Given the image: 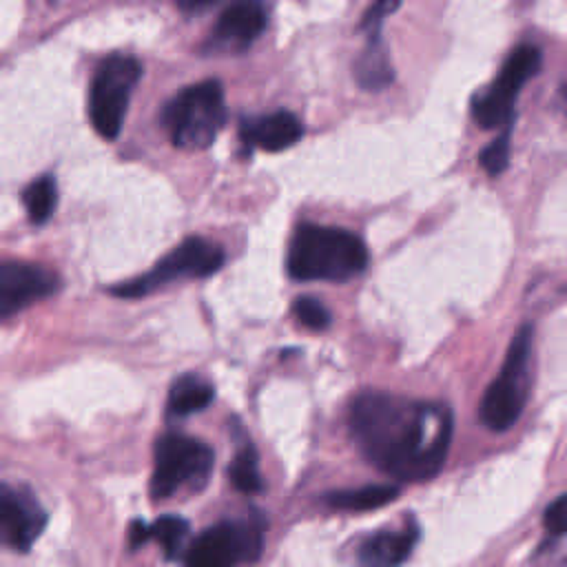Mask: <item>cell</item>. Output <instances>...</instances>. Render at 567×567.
<instances>
[{"instance_id":"7a4b0ae2","label":"cell","mask_w":567,"mask_h":567,"mask_svg":"<svg viewBox=\"0 0 567 567\" xmlns=\"http://www.w3.org/2000/svg\"><path fill=\"white\" fill-rule=\"evenodd\" d=\"M365 266V244L346 228L299 224L290 237L286 268L295 281H350Z\"/></svg>"},{"instance_id":"e0dca14e","label":"cell","mask_w":567,"mask_h":567,"mask_svg":"<svg viewBox=\"0 0 567 567\" xmlns=\"http://www.w3.org/2000/svg\"><path fill=\"white\" fill-rule=\"evenodd\" d=\"M399 496L394 485H363L357 489H341L326 496V503L334 509H350V512H365L388 505Z\"/></svg>"},{"instance_id":"8fae6325","label":"cell","mask_w":567,"mask_h":567,"mask_svg":"<svg viewBox=\"0 0 567 567\" xmlns=\"http://www.w3.org/2000/svg\"><path fill=\"white\" fill-rule=\"evenodd\" d=\"M60 288L55 272L27 264V261H4L0 266V315L2 319L24 310L27 306L51 297Z\"/></svg>"},{"instance_id":"ffe728a7","label":"cell","mask_w":567,"mask_h":567,"mask_svg":"<svg viewBox=\"0 0 567 567\" xmlns=\"http://www.w3.org/2000/svg\"><path fill=\"white\" fill-rule=\"evenodd\" d=\"M151 538H155L162 545L164 556L173 560L184 549V540L188 538V523L175 514L159 516L155 523H151Z\"/></svg>"},{"instance_id":"6da1fadb","label":"cell","mask_w":567,"mask_h":567,"mask_svg":"<svg viewBox=\"0 0 567 567\" xmlns=\"http://www.w3.org/2000/svg\"><path fill=\"white\" fill-rule=\"evenodd\" d=\"M350 432L377 470L396 481L436 476L447 458L454 419L445 403L363 392L350 405Z\"/></svg>"},{"instance_id":"d6986e66","label":"cell","mask_w":567,"mask_h":567,"mask_svg":"<svg viewBox=\"0 0 567 567\" xmlns=\"http://www.w3.org/2000/svg\"><path fill=\"white\" fill-rule=\"evenodd\" d=\"M228 478L244 494H259L264 489V478L259 474L257 452L250 443H246L237 450L235 458L228 465Z\"/></svg>"},{"instance_id":"277c9868","label":"cell","mask_w":567,"mask_h":567,"mask_svg":"<svg viewBox=\"0 0 567 567\" xmlns=\"http://www.w3.org/2000/svg\"><path fill=\"white\" fill-rule=\"evenodd\" d=\"M532 341L534 330L529 323L520 326L507 348L501 372L494 377L489 388L485 390L478 416L483 425L492 432L509 430L527 401L529 392V361H532Z\"/></svg>"},{"instance_id":"52a82bcc","label":"cell","mask_w":567,"mask_h":567,"mask_svg":"<svg viewBox=\"0 0 567 567\" xmlns=\"http://www.w3.org/2000/svg\"><path fill=\"white\" fill-rule=\"evenodd\" d=\"M142 66L131 55H109L95 71L89 93V115L95 133L113 142L124 124L131 93L140 82Z\"/></svg>"},{"instance_id":"cb8c5ba5","label":"cell","mask_w":567,"mask_h":567,"mask_svg":"<svg viewBox=\"0 0 567 567\" xmlns=\"http://www.w3.org/2000/svg\"><path fill=\"white\" fill-rule=\"evenodd\" d=\"M399 4H401V0H374V4L365 11L361 27H363L365 31H370V29H381L383 20H385L392 11H396Z\"/></svg>"},{"instance_id":"ba28073f","label":"cell","mask_w":567,"mask_h":567,"mask_svg":"<svg viewBox=\"0 0 567 567\" xmlns=\"http://www.w3.org/2000/svg\"><path fill=\"white\" fill-rule=\"evenodd\" d=\"M264 549V525L255 520H221L204 529L186 549L184 567H237L255 563Z\"/></svg>"},{"instance_id":"5b68a950","label":"cell","mask_w":567,"mask_h":567,"mask_svg":"<svg viewBox=\"0 0 567 567\" xmlns=\"http://www.w3.org/2000/svg\"><path fill=\"white\" fill-rule=\"evenodd\" d=\"M215 452L195 436L168 432L155 441L151 496L168 498L182 487L202 489L213 472Z\"/></svg>"},{"instance_id":"44dd1931","label":"cell","mask_w":567,"mask_h":567,"mask_svg":"<svg viewBox=\"0 0 567 567\" xmlns=\"http://www.w3.org/2000/svg\"><path fill=\"white\" fill-rule=\"evenodd\" d=\"M509 133H512V124H507L505 131L489 146H485L478 155L481 166L489 175H501L509 164Z\"/></svg>"},{"instance_id":"4fadbf2b","label":"cell","mask_w":567,"mask_h":567,"mask_svg":"<svg viewBox=\"0 0 567 567\" xmlns=\"http://www.w3.org/2000/svg\"><path fill=\"white\" fill-rule=\"evenodd\" d=\"M266 22V9L259 0H235L224 9L210 35L217 47L241 51L261 35Z\"/></svg>"},{"instance_id":"8992f818","label":"cell","mask_w":567,"mask_h":567,"mask_svg":"<svg viewBox=\"0 0 567 567\" xmlns=\"http://www.w3.org/2000/svg\"><path fill=\"white\" fill-rule=\"evenodd\" d=\"M226 252L219 244L204 237H186L179 246L166 252L151 270L128 281L115 284L109 288L115 297H144L164 288L177 279H199L217 272L224 266Z\"/></svg>"},{"instance_id":"ac0fdd59","label":"cell","mask_w":567,"mask_h":567,"mask_svg":"<svg viewBox=\"0 0 567 567\" xmlns=\"http://www.w3.org/2000/svg\"><path fill=\"white\" fill-rule=\"evenodd\" d=\"M22 204L33 224H44L58 206V184L53 175H42L33 179L22 190Z\"/></svg>"},{"instance_id":"4316f807","label":"cell","mask_w":567,"mask_h":567,"mask_svg":"<svg viewBox=\"0 0 567 567\" xmlns=\"http://www.w3.org/2000/svg\"><path fill=\"white\" fill-rule=\"evenodd\" d=\"M565 95H567V86H565Z\"/></svg>"},{"instance_id":"5bb4252c","label":"cell","mask_w":567,"mask_h":567,"mask_svg":"<svg viewBox=\"0 0 567 567\" xmlns=\"http://www.w3.org/2000/svg\"><path fill=\"white\" fill-rule=\"evenodd\" d=\"M419 534L414 520L405 523L401 529H379L361 540L357 563L361 567H401L410 558Z\"/></svg>"},{"instance_id":"30bf717a","label":"cell","mask_w":567,"mask_h":567,"mask_svg":"<svg viewBox=\"0 0 567 567\" xmlns=\"http://www.w3.org/2000/svg\"><path fill=\"white\" fill-rule=\"evenodd\" d=\"M47 527V512L27 487H0V536L16 551H29Z\"/></svg>"},{"instance_id":"9c48e42d","label":"cell","mask_w":567,"mask_h":567,"mask_svg":"<svg viewBox=\"0 0 567 567\" xmlns=\"http://www.w3.org/2000/svg\"><path fill=\"white\" fill-rule=\"evenodd\" d=\"M540 51L534 44L516 47L505 60L501 73L489 89L474 97L472 117L481 128H496L512 124V113L523 84L538 71Z\"/></svg>"},{"instance_id":"d4e9b609","label":"cell","mask_w":567,"mask_h":567,"mask_svg":"<svg viewBox=\"0 0 567 567\" xmlns=\"http://www.w3.org/2000/svg\"><path fill=\"white\" fill-rule=\"evenodd\" d=\"M148 538H151V525H146L140 518L133 520L131 527H128V545H131V549L142 547L144 543H148Z\"/></svg>"},{"instance_id":"603a6c76","label":"cell","mask_w":567,"mask_h":567,"mask_svg":"<svg viewBox=\"0 0 567 567\" xmlns=\"http://www.w3.org/2000/svg\"><path fill=\"white\" fill-rule=\"evenodd\" d=\"M543 523H545V529L551 534V536H563L567 534V494L554 498L545 514H543Z\"/></svg>"},{"instance_id":"9a60e30c","label":"cell","mask_w":567,"mask_h":567,"mask_svg":"<svg viewBox=\"0 0 567 567\" xmlns=\"http://www.w3.org/2000/svg\"><path fill=\"white\" fill-rule=\"evenodd\" d=\"M215 399V388L197 377V374H182L173 381L166 399V414L168 416H188L195 412L206 410Z\"/></svg>"},{"instance_id":"3957f363","label":"cell","mask_w":567,"mask_h":567,"mask_svg":"<svg viewBox=\"0 0 567 567\" xmlns=\"http://www.w3.org/2000/svg\"><path fill=\"white\" fill-rule=\"evenodd\" d=\"M224 122V89L217 80H204L182 89L162 111V126L171 142L184 151L208 148Z\"/></svg>"},{"instance_id":"7402d4cb","label":"cell","mask_w":567,"mask_h":567,"mask_svg":"<svg viewBox=\"0 0 567 567\" xmlns=\"http://www.w3.org/2000/svg\"><path fill=\"white\" fill-rule=\"evenodd\" d=\"M292 312L303 326H308L312 330H323L332 321L330 310L315 297H297L292 301Z\"/></svg>"},{"instance_id":"7c38bea8","label":"cell","mask_w":567,"mask_h":567,"mask_svg":"<svg viewBox=\"0 0 567 567\" xmlns=\"http://www.w3.org/2000/svg\"><path fill=\"white\" fill-rule=\"evenodd\" d=\"M303 135V124L290 111H272L241 120L239 137L250 148L277 153L295 146Z\"/></svg>"},{"instance_id":"2e32d148","label":"cell","mask_w":567,"mask_h":567,"mask_svg":"<svg viewBox=\"0 0 567 567\" xmlns=\"http://www.w3.org/2000/svg\"><path fill=\"white\" fill-rule=\"evenodd\" d=\"M379 31L381 29H370L368 31L365 51L357 60V66H354L359 84L363 89H370V91H379V89H383L385 84L392 82V66H390V60L385 55V49L381 47Z\"/></svg>"},{"instance_id":"484cf974","label":"cell","mask_w":567,"mask_h":567,"mask_svg":"<svg viewBox=\"0 0 567 567\" xmlns=\"http://www.w3.org/2000/svg\"><path fill=\"white\" fill-rule=\"evenodd\" d=\"M177 7L184 11V13H197V11H206L210 9L213 4L221 2V0H175Z\"/></svg>"}]
</instances>
